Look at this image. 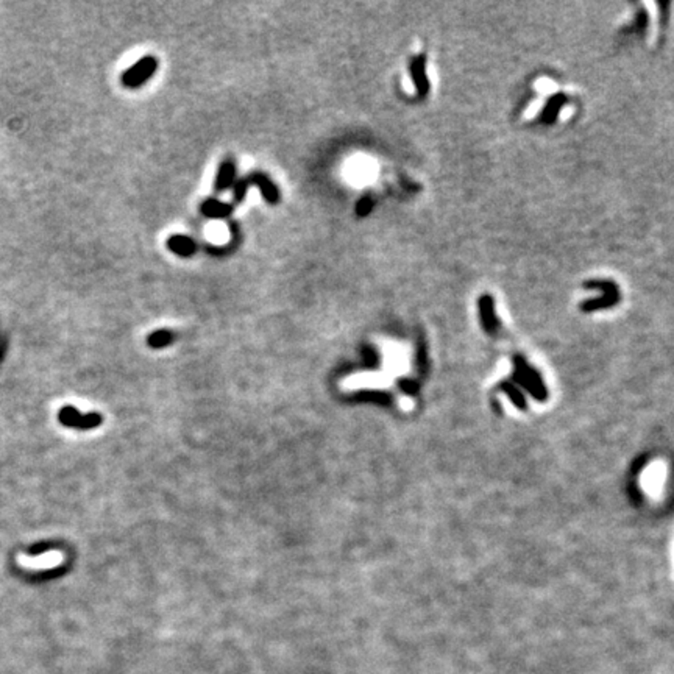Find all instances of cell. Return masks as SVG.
<instances>
[{"label": "cell", "instance_id": "obj_6", "mask_svg": "<svg viewBox=\"0 0 674 674\" xmlns=\"http://www.w3.org/2000/svg\"><path fill=\"white\" fill-rule=\"evenodd\" d=\"M166 245L172 253L180 258L194 256L197 253V249H199L195 240L189 236H184V234H172V236L167 239Z\"/></svg>", "mask_w": 674, "mask_h": 674}, {"label": "cell", "instance_id": "obj_10", "mask_svg": "<svg viewBox=\"0 0 674 674\" xmlns=\"http://www.w3.org/2000/svg\"><path fill=\"white\" fill-rule=\"evenodd\" d=\"M500 389L506 393V395L509 397V400H511V402L515 406H517L518 409H526L527 408V403H526V400H525V395L512 383H507V381H503V383L500 384Z\"/></svg>", "mask_w": 674, "mask_h": 674}, {"label": "cell", "instance_id": "obj_3", "mask_svg": "<svg viewBox=\"0 0 674 674\" xmlns=\"http://www.w3.org/2000/svg\"><path fill=\"white\" fill-rule=\"evenodd\" d=\"M158 69V60L155 56H144V58L135 63L129 71L122 75V83L126 88H139L145 81L154 77Z\"/></svg>", "mask_w": 674, "mask_h": 674}, {"label": "cell", "instance_id": "obj_12", "mask_svg": "<svg viewBox=\"0 0 674 674\" xmlns=\"http://www.w3.org/2000/svg\"><path fill=\"white\" fill-rule=\"evenodd\" d=\"M249 188H250V181H249V178H238L236 181H234L233 184V200L236 205H239V203H243L245 200V195L247 192H249Z\"/></svg>", "mask_w": 674, "mask_h": 674}, {"label": "cell", "instance_id": "obj_7", "mask_svg": "<svg viewBox=\"0 0 674 674\" xmlns=\"http://www.w3.org/2000/svg\"><path fill=\"white\" fill-rule=\"evenodd\" d=\"M200 213L208 219H227L233 213V205L225 202H220L217 199H206L200 205Z\"/></svg>", "mask_w": 674, "mask_h": 674}, {"label": "cell", "instance_id": "obj_4", "mask_svg": "<svg viewBox=\"0 0 674 674\" xmlns=\"http://www.w3.org/2000/svg\"><path fill=\"white\" fill-rule=\"evenodd\" d=\"M247 178H249L250 184H253V186H256L259 189V192L263 195L265 203H269L272 206L278 205L279 200H281V194H279V189L277 184L273 183L269 176L263 174V172H252Z\"/></svg>", "mask_w": 674, "mask_h": 674}, {"label": "cell", "instance_id": "obj_8", "mask_svg": "<svg viewBox=\"0 0 674 674\" xmlns=\"http://www.w3.org/2000/svg\"><path fill=\"white\" fill-rule=\"evenodd\" d=\"M411 77L414 80L417 91L420 95L428 92V80H426V67H425V56H416L411 61Z\"/></svg>", "mask_w": 674, "mask_h": 674}, {"label": "cell", "instance_id": "obj_1", "mask_svg": "<svg viewBox=\"0 0 674 674\" xmlns=\"http://www.w3.org/2000/svg\"><path fill=\"white\" fill-rule=\"evenodd\" d=\"M513 361H515L513 379L517 381L520 386H523L525 389L537 400V402H545V400L548 398V391H546L543 379L540 378V375L534 370L532 367L527 365L526 361L523 358H520V356H515Z\"/></svg>", "mask_w": 674, "mask_h": 674}, {"label": "cell", "instance_id": "obj_5", "mask_svg": "<svg viewBox=\"0 0 674 674\" xmlns=\"http://www.w3.org/2000/svg\"><path fill=\"white\" fill-rule=\"evenodd\" d=\"M234 181H236V161L231 156H228L220 163L217 175H215L214 190L217 194L225 192V190L233 188Z\"/></svg>", "mask_w": 674, "mask_h": 674}, {"label": "cell", "instance_id": "obj_9", "mask_svg": "<svg viewBox=\"0 0 674 674\" xmlns=\"http://www.w3.org/2000/svg\"><path fill=\"white\" fill-rule=\"evenodd\" d=\"M61 422H65L66 425H77V426H92L94 423L99 422L97 416H80L77 414V411L74 409H65L61 411Z\"/></svg>", "mask_w": 674, "mask_h": 674}, {"label": "cell", "instance_id": "obj_11", "mask_svg": "<svg viewBox=\"0 0 674 674\" xmlns=\"http://www.w3.org/2000/svg\"><path fill=\"white\" fill-rule=\"evenodd\" d=\"M373 208H375V199H373V197L370 194L362 195L361 199L358 200V203H356V206H354L356 217H359V219L367 217V215L373 211Z\"/></svg>", "mask_w": 674, "mask_h": 674}, {"label": "cell", "instance_id": "obj_13", "mask_svg": "<svg viewBox=\"0 0 674 674\" xmlns=\"http://www.w3.org/2000/svg\"><path fill=\"white\" fill-rule=\"evenodd\" d=\"M172 339H174V336H172V333L166 331V329H161V331H156V333H154V334H151L149 337V345L155 347V348L166 347V345H169V343L172 342Z\"/></svg>", "mask_w": 674, "mask_h": 674}, {"label": "cell", "instance_id": "obj_2", "mask_svg": "<svg viewBox=\"0 0 674 674\" xmlns=\"http://www.w3.org/2000/svg\"><path fill=\"white\" fill-rule=\"evenodd\" d=\"M66 561V556L63 551L54 550L42 552L40 556H27V554H17L16 562L21 568L30 571H42V570H54L61 567Z\"/></svg>", "mask_w": 674, "mask_h": 674}]
</instances>
